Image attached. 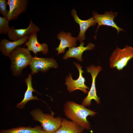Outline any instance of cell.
<instances>
[{"mask_svg":"<svg viewBox=\"0 0 133 133\" xmlns=\"http://www.w3.org/2000/svg\"><path fill=\"white\" fill-rule=\"evenodd\" d=\"M64 111L67 118L87 130L90 129V125L87 117L88 116H93L97 114L82 104L71 101H67L64 104Z\"/></svg>","mask_w":133,"mask_h":133,"instance_id":"1","label":"cell"},{"mask_svg":"<svg viewBox=\"0 0 133 133\" xmlns=\"http://www.w3.org/2000/svg\"><path fill=\"white\" fill-rule=\"evenodd\" d=\"M83 130L75 122L62 118L61 126L54 133H82Z\"/></svg>","mask_w":133,"mask_h":133,"instance_id":"17","label":"cell"},{"mask_svg":"<svg viewBox=\"0 0 133 133\" xmlns=\"http://www.w3.org/2000/svg\"><path fill=\"white\" fill-rule=\"evenodd\" d=\"M10 69L14 76H19L23 69L29 65L32 57L27 48L17 47L10 53Z\"/></svg>","mask_w":133,"mask_h":133,"instance_id":"2","label":"cell"},{"mask_svg":"<svg viewBox=\"0 0 133 133\" xmlns=\"http://www.w3.org/2000/svg\"><path fill=\"white\" fill-rule=\"evenodd\" d=\"M59 40H60V43L58 47L55 49L58 51L57 54L65 53V49L67 47L71 48L76 47L77 38L71 36V33L61 32L57 35Z\"/></svg>","mask_w":133,"mask_h":133,"instance_id":"11","label":"cell"},{"mask_svg":"<svg viewBox=\"0 0 133 133\" xmlns=\"http://www.w3.org/2000/svg\"><path fill=\"white\" fill-rule=\"evenodd\" d=\"M71 14L74 21L80 25V32L76 38L81 43L85 39V33L87 29L90 26H94L97 23L92 17L86 20L81 19L78 16L76 11L74 9L72 10Z\"/></svg>","mask_w":133,"mask_h":133,"instance_id":"12","label":"cell"},{"mask_svg":"<svg viewBox=\"0 0 133 133\" xmlns=\"http://www.w3.org/2000/svg\"><path fill=\"white\" fill-rule=\"evenodd\" d=\"M133 57V48L126 45L123 49L116 47L110 56L109 64L111 68L122 70L129 61Z\"/></svg>","mask_w":133,"mask_h":133,"instance_id":"4","label":"cell"},{"mask_svg":"<svg viewBox=\"0 0 133 133\" xmlns=\"http://www.w3.org/2000/svg\"><path fill=\"white\" fill-rule=\"evenodd\" d=\"M117 14V12L105 11L103 14H98L96 11H93L92 17L98 23V26L95 31V35L94 37L96 39L97 31L99 27L102 25H106L115 28L117 31V34L121 31L125 32L122 29L116 25L114 20Z\"/></svg>","mask_w":133,"mask_h":133,"instance_id":"7","label":"cell"},{"mask_svg":"<svg viewBox=\"0 0 133 133\" xmlns=\"http://www.w3.org/2000/svg\"><path fill=\"white\" fill-rule=\"evenodd\" d=\"M25 82L27 86V90L24 94V97L23 100L20 103H17L16 107L19 109L23 108L26 103L29 101L32 100H40L37 98V95L33 96V92H35L39 94L33 87L32 83V74H29L27 78L25 80Z\"/></svg>","mask_w":133,"mask_h":133,"instance_id":"16","label":"cell"},{"mask_svg":"<svg viewBox=\"0 0 133 133\" xmlns=\"http://www.w3.org/2000/svg\"><path fill=\"white\" fill-rule=\"evenodd\" d=\"M24 46H27V49L30 51H32L36 55L37 53L40 52L43 54H47L48 52V48L47 44L43 43L40 44L38 42L37 33L30 35L28 40L25 44Z\"/></svg>","mask_w":133,"mask_h":133,"instance_id":"14","label":"cell"},{"mask_svg":"<svg viewBox=\"0 0 133 133\" xmlns=\"http://www.w3.org/2000/svg\"><path fill=\"white\" fill-rule=\"evenodd\" d=\"M27 0H8L9 10L7 17L10 21L17 19L19 16L26 11L28 4Z\"/></svg>","mask_w":133,"mask_h":133,"instance_id":"9","label":"cell"},{"mask_svg":"<svg viewBox=\"0 0 133 133\" xmlns=\"http://www.w3.org/2000/svg\"><path fill=\"white\" fill-rule=\"evenodd\" d=\"M29 65L32 75L39 71L45 72L50 68H55L58 66L56 61L53 58L38 57L36 55L32 57Z\"/></svg>","mask_w":133,"mask_h":133,"instance_id":"5","label":"cell"},{"mask_svg":"<svg viewBox=\"0 0 133 133\" xmlns=\"http://www.w3.org/2000/svg\"><path fill=\"white\" fill-rule=\"evenodd\" d=\"M6 0H0V13L3 17H6L8 12L7 10Z\"/></svg>","mask_w":133,"mask_h":133,"instance_id":"20","label":"cell"},{"mask_svg":"<svg viewBox=\"0 0 133 133\" xmlns=\"http://www.w3.org/2000/svg\"><path fill=\"white\" fill-rule=\"evenodd\" d=\"M102 69L100 66H96L94 65H91L90 66L86 67L87 72L90 73L91 75L92 82L91 87L87 96L84 99L82 102V105L85 107L89 106L91 105L92 99L94 100L98 104L100 103V98L97 95L95 81L98 74Z\"/></svg>","mask_w":133,"mask_h":133,"instance_id":"6","label":"cell"},{"mask_svg":"<svg viewBox=\"0 0 133 133\" xmlns=\"http://www.w3.org/2000/svg\"><path fill=\"white\" fill-rule=\"evenodd\" d=\"M10 21L7 17L0 16V34H8L11 27L9 25Z\"/></svg>","mask_w":133,"mask_h":133,"instance_id":"19","label":"cell"},{"mask_svg":"<svg viewBox=\"0 0 133 133\" xmlns=\"http://www.w3.org/2000/svg\"><path fill=\"white\" fill-rule=\"evenodd\" d=\"M84 43L83 42L80 43L78 47L69 48L68 50L64 55L63 59H66L70 57H73L80 62H82V55L83 52L87 50H92L95 47V45L91 43H88L86 47L84 46Z\"/></svg>","mask_w":133,"mask_h":133,"instance_id":"15","label":"cell"},{"mask_svg":"<svg viewBox=\"0 0 133 133\" xmlns=\"http://www.w3.org/2000/svg\"><path fill=\"white\" fill-rule=\"evenodd\" d=\"M30 113L34 120L40 123L46 133H54L61 125L62 118L60 117H54L52 114H44L37 108Z\"/></svg>","mask_w":133,"mask_h":133,"instance_id":"3","label":"cell"},{"mask_svg":"<svg viewBox=\"0 0 133 133\" xmlns=\"http://www.w3.org/2000/svg\"><path fill=\"white\" fill-rule=\"evenodd\" d=\"M30 35H26L17 41H11L6 38L2 39L0 42V50L2 54L8 57L11 52L17 47L25 44Z\"/></svg>","mask_w":133,"mask_h":133,"instance_id":"13","label":"cell"},{"mask_svg":"<svg viewBox=\"0 0 133 133\" xmlns=\"http://www.w3.org/2000/svg\"><path fill=\"white\" fill-rule=\"evenodd\" d=\"M40 31V28L36 26L30 18L29 25L26 28L16 29L14 26L11 27L8 32V36L10 40L15 41L22 38L26 36L37 33Z\"/></svg>","mask_w":133,"mask_h":133,"instance_id":"10","label":"cell"},{"mask_svg":"<svg viewBox=\"0 0 133 133\" xmlns=\"http://www.w3.org/2000/svg\"><path fill=\"white\" fill-rule=\"evenodd\" d=\"M0 133H46L41 126H36L34 127L30 126H20L10 129L1 130Z\"/></svg>","mask_w":133,"mask_h":133,"instance_id":"18","label":"cell"},{"mask_svg":"<svg viewBox=\"0 0 133 133\" xmlns=\"http://www.w3.org/2000/svg\"><path fill=\"white\" fill-rule=\"evenodd\" d=\"M73 64L79 70V76L76 80H74L72 79V75L70 73L66 77L65 84L67 86V90L70 93L78 89L86 93L88 92L87 89H89V88L85 84V78L82 76V74L84 71L82 69V67L79 64L75 62H74Z\"/></svg>","mask_w":133,"mask_h":133,"instance_id":"8","label":"cell"}]
</instances>
